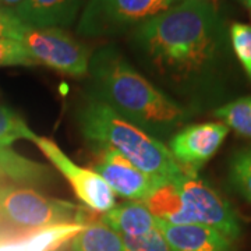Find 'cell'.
Instances as JSON below:
<instances>
[{"instance_id":"2","label":"cell","mask_w":251,"mask_h":251,"mask_svg":"<svg viewBox=\"0 0 251 251\" xmlns=\"http://www.w3.org/2000/svg\"><path fill=\"white\" fill-rule=\"evenodd\" d=\"M91 98L155 138H171L187 123L191 112L156 87L115 46H103L91 56Z\"/></svg>"},{"instance_id":"5","label":"cell","mask_w":251,"mask_h":251,"mask_svg":"<svg viewBox=\"0 0 251 251\" xmlns=\"http://www.w3.org/2000/svg\"><path fill=\"white\" fill-rule=\"evenodd\" d=\"M172 6V0H88L78 20L77 34L85 38L119 35Z\"/></svg>"},{"instance_id":"3","label":"cell","mask_w":251,"mask_h":251,"mask_svg":"<svg viewBox=\"0 0 251 251\" xmlns=\"http://www.w3.org/2000/svg\"><path fill=\"white\" fill-rule=\"evenodd\" d=\"M77 123L82 137L94 148L113 150L150 175L172 181L184 172L162 140L97 99L90 98L81 106Z\"/></svg>"},{"instance_id":"26","label":"cell","mask_w":251,"mask_h":251,"mask_svg":"<svg viewBox=\"0 0 251 251\" xmlns=\"http://www.w3.org/2000/svg\"><path fill=\"white\" fill-rule=\"evenodd\" d=\"M7 240H9V239L6 237V234H4L3 232H1V230H0V243L7 242Z\"/></svg>"},{"instance_id":"4","label":"cell","mask_w":251,"mask_h":251,"mask_svg":"<svg viewBox=\"0 0 251 251\" xmlns=\"http://www.w3.org/2000/svg\"><path fill=\"white\" fill-rule=\"evenodd\" d=\"M78 205L48 197L32 187L0 183V230L9 240L75 222Z\"/></svg>"},{"instance_id":"29","label":"cell","mask_w":251,"mask_h":251,"mask_svg":"<svg viewBox=\"0 0 251 251\" xmlns=\"http://www.w3.org/2000/svg\"><path fill=\"white\" fill-rule=\"evenodd\" d=\"M250 16H251V9H250Z\"/></svg>"},{"instance_id":"14","label":"cell","mask_w":251,"mask_h":251,"mask_svg":"<svg viewBox=\"0 0 251 251\" xmlns=\"http://www.w3.org/2000/svg\"><path fill=\"white\" fill-rule=\"evenodd\" d=\"M84 225H54L32 233L21 236L13 240L0 243V251H53L59 246L70 242L75 234L82 230Z\"/></svg>"},{"instance_id":"27","label":"cell","mask_w":251,"mask_h":251,"mask_svg":"<svg viewBox=\"0 0 251 251\" xmlns=\"http://www.w3.org/2000/svg\"><path fill=\"white\" fill-rule=\"evenodd\" d=\"M239 1H242L243 4H246L249 9H251V0H239Z\"/></svg>"},{"instance_id":"28","label":"cell","mask_w":251,"mask_h":251,"mask_svg":"<svg viewBox=\"0 0 251 251\" xmlns=\"http://www.w3.org/2000/svg\"><path fill=\"white\" fill-rule=\"evenodd\" d=\"M3 180H6V177H4L3 172H1V169H0V183H3Z\"/></svg>"},{"instance_id":"1","label":"cell","mask_w":251,"mask_h":251,"mask_svg":"<svg viewBox=\"0 0 251 251\" xmlns=\"http://www.w3.org/2000/svg\"><path fill=\"white\" fill-rule=\"evenodd\" d=\"M140 62L169 92L188 94L215 69L224 35L215 0H180L131 32Z\"/></svg>"},{"instance_id":"8","label":"cell","mask_w":251,"mask_h":251,"mask_svg":"<svg viewBox=\"0 0 251 251\" xmlns=\"http://www.w3.org/2000/svg\"><path fill=\"white\" fill-rule=\"evenodd\" d=\"M34 144L70 183L82 205L98 214H105L116 206V194L97 172L77 165L50 138L38 135Z\"/></svg>"},{"instance_id":"24","label":"cell","mask_w":251,"mask_h":251,"mask_svg":"<svg viewBox=\"0 0 251 251\" xmlns=\"http://www.w3.org/2000/svg\"><path fill=\"white\" fill-rule=\"evenodd\" d=\"M24 1H25V0H0V4L14 11V10L17 9L18 6H21Z\"/></svg>"},{"instance_id":"25","label":"cell","mask_w":251,"mask_h":251,"mask_svg":"<svg viewBox=\"0 0 251 251\" xmlns=\"http://www.w3.org/2000/svg\"><path fill=\"white\" fill-rule=\"evenodd\" d=\"M53 251H75L74 249H73L72 246H70V243H64V244H62V246H59L57 249H54Z\"/></svg>"},{"instance_id":"6","label":"cell","mask_w":251,"mask_h":251,"mask_svg":"<svg viewBox=\"0 0 251 251\" xmlns=\"http://www.w3.org/2000/svg\"><path fill=\"white\" fill-rule=\"evenodd\" d=\"M184 204V225H204L214 227L230 240L242 234V224L232 205L198 173L184 171L172 180Z\"/></svg>"},{"instance_id":"16","label":"cell","mask_w":251,"mask_h":251,"mask_svg":"<svg viewBox=\"0 0 251 251\" xmlns=\"http://www.w3.org/2000/svg\"><path fill=\"white\" fill-rule=\"evenodd\" d=\"M69 243L75 251H125L122 236L100 221L85 225Z\"/></svg>"},{"instance_id":"9","label":"cell","mask_w":251,"mask_h":251,"mask_svg":"<svg viewBox=\"0 0 251 251\" xmlns=\"http://www.w3.org/2000/svg\"><path fill=\"white\" fill-rule=\"evenodd\" d=\"M94 169L115 194L131 201H144L163 179L137 168L123 155L109 148H95Z\"/></svg>"},{"instance_id":"23","label":"cell","mask_w":251,"mask_h":251,"mask_svg":"<svg viewBox=\"0 0 251 251\" xmlns=\"http://www.w3.org/2000/svg\"><path fill=\"white\" fill-rule=\"evenodd\" d=\"M27 28V25H24L20 21V18L16 16L13 10L0 4V36L21 41Z\"/></svg>"},{"instance_id":"19","label":"cell","mask_w":251,"mask_h":251,"mask_svg":"<svg viewBox=\"0 0 251 251\" xmlns=\"http://www.w3.org/2000/svg\"><path fill=\"white\" fill-rule=\"evenodd\" d=\"M229 179L234 190L251 202V147L234 153L230 161Z\"/></svg>"},{"instance_id":"22","label":"cell","mask_w":251,"mask_h":251,"mask_svg":"<svg viewBox=\"0 0 251 251\" xmlns=\"http://www.w3.org/2000/svg\"><path fill=\"white\" fill-rule=\"evenodd\" d=\"M125 251H172L158 227L141 236H122Z\"/></svg>"},{"instance_id":"12","label":"cell","mask_w":251,"mask_h":251,"mask_svg":"<svg viewBox=\"0 0 251 251\" xmlns=\"http://www.w3.org/2000/svg\"><path fill=\"white\" fill-rule=\"evenodd\" d=\"M82 0H25L14 10L28 28H67L74 23Z\"/></svg>"},{"instance_id":"10","label":"cell","mask_w":251,"mask_h":251,"mask_svg":"<svg viewBox=\"0 0 251 251\" xmlns=\"http://www.w3.org/2000/svg\"><path fill=\"white\" fill-rule=\"evenodd\" d=\"M227 133L224 123L184 126L169 138L168 148L184 171L198 173L221 148Z\"/></svg>"},{"instance_id":"17","label":"cell","mask_w":251,"mask_h":251,"mask_svg":"<svg viewBox=\"0 0 251 251\" xmlns=\"http://www.w3.org/2000/svg\"><path fill=\"white\" fill-rule=\"evenodd\" d=\"M227 128H232L237 134L251 138V97H244L229 102L215 110Z\"/></svg>"},{"instance_id":"7","label":"cell","mask_w":251,"mask_h":251,"mask_svg":"<svg viewBox=\"0 0 251 251\" xmlns=\"http://www.w3.org/2000/svg\"><path fill=\"white\" fill-rule=\"evenodd\" d=\"M21 42L36 64L70 77L88 75L91 50L62 28H27Z\"/></svg>"},{"instance_id":"11","label":"cell","mask_w":251,"mask_h":251,"mask_svg":"<svg viewBox=\"0 0 251 251\" xmlns=\"http://www.w3.org/2000/svg\"><path fill=\"white\" fill-rule=\"evenodd\" d=\"M172 251H233V240L204 225H172L156 219Z\"/></svg>"},{"instance_id":"20","label":"cell","mask_w":251,"mask_h":251,"mask_svg":"<svg viewBox=\"0 0 251 251\" xmlns=\"http://www.w3.org/2000/svg\"><path fill=\"white\" fill-rule=\"evenodd\" d=\"M17 66L34 67L36 63L21 41L0 36V69Z\"/></svg>"},{"instance_id":"21","label":"cell","mask_w":251,"mask_h":251,"mask_svg":"<svg viewBox=\"0 0 251 251\" xmlns=\"http://www.w3.org/2000/svg\"><path fill=\"white\" fill-rule=\"evenodd\" d=\"M230 42L237 60L251 81V25L234 23L230 27Z\"/></svg>"},{"instance_id":"18","label":"cell","mask_w":251,"mask_h":251,"mask_svg":"<svg viewBox=\"0 0 251 251\" xmlns=\"http://www.w3.org/2000/svg\"><path fill=\"white\" fill-rule=\"evenodd\" d=\"M35 134L27 122L9 106L0 103V147H11L18 140H27L34 143Z\"/></svg>"},{"instance_id":"15","label":"cell","mask_w":251,"mask_h":251,"mask_svg":"<svg viewBox=\"0 0 251 251\" xmlns=\"http://www.w3.org/2000/svg\"><path fill=\"white\" fill-rule=\"evenodd\" d=\"M155 219L172 225H184V204L176 184L162 181L143 201Z\"/></svg>"},{"instance_id":"13","label":"cell","mask_w":251,"mask_h":251,"mask_svg":"<svg viewBox=\"0 0 251 251\" xmlns=\"http://www.w3.org/2000/svg\"><path fill=\"white\" fill-rule=\"evenodd\" d=\"M100 222L120 236H141L156 227V219L143 201L116 205L100 215Z\"/></svg>"}]
</instances>
